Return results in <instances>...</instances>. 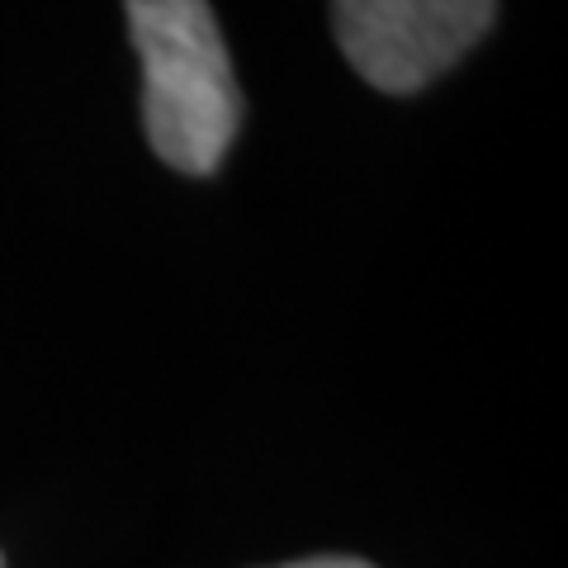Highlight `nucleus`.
<instances>
[{
  "label": "nucleus",
  "instance_id": "obj_3",
  "mask_svg": "<svg viewBox=\"0 0 568 568\" xmlns=\"http://www.w3.org/2000/svg\"><path fill=\"white\" fill-rule=\"evenodd\" d=\"M280 568H375L365 559H342V555H317V559H298V564H280Z\"/></svg>",
  "mask_w": 568,
  "mask_h": 568
},
{
  "label": "nucleus",
  "instance_id": "obj_1",
  "mask_svg": "<svg viewBox=\"0 0 568 568\" xmlns=\"http://www.w3.org/2000/svg\"><path fill=\"white\" fill-rule=\"evenodd\" d=\"M142 58V129L181 175H213L242 129V91L209 0H123Z\"/></svg>",
  "mask_w": 568,
  "mask_h": 568
},
{
  "label": "nucleus",
  "instance_id": "obj_4",
  "mask_svg": "<svg viewBox=\"0 0 568 568\" xmlns=\"http://www.w3.org/2000/svg\"><path fill=\"white\" fill-rule=\"evenodd\" d=\"M0 568H6V559H0Z\"/></svg>",
  "mask_w": 568,
  "mask_h": 568
},
{
  "label": "nucleus",
  "instance_id": "obj_2",
  "mask_svg": "<svg viewBox=\"0 0 568 568\" xmlns=\"http://www.w3.org/2000/svg\"><path fill=\"white\" fill-rule=\"evenodd\" d=\"M497 20V0H332L351 71L384 95H413L450 71Z\"/></svg>",
  "mask_w": 568,
  "mask_h": 568
}]
</instances>
